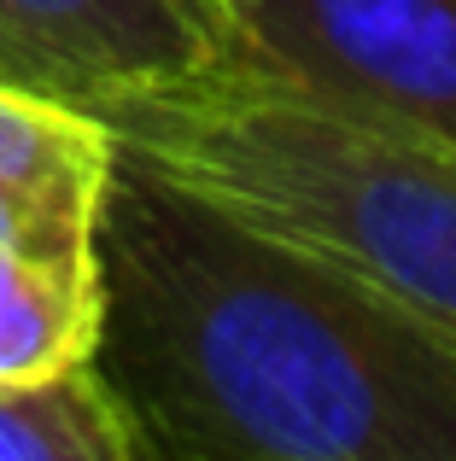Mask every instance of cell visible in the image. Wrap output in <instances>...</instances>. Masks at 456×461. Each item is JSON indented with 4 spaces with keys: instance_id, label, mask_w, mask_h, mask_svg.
Wrapping results in <instances>:
<instances>
[{
    "instance_id": "cell-1",
    "label": "cell",
    "mask_w": 456,
    "mask_h": 461,
    "mask_svg": "<svg viewBox=\"0 0 456 461\" xmlns=\"http://www.w3.org/2000/svg\"><path fill=\"white\" fill-rule=\"evenodd\" d=\"M94 362L159 461H456V339L123 147Z\"/></svg>"
},
{
    "instance_id": "cell-2",
    "label": "cell",
    "mask_w": 456,
    "mask_h": 461,
    "mask_svg": "<svg viewBox=\"0 0 456 461\" xmlns=\"http://www.w3.org/2000/svg\"><path fill=\"white\" fill-rule=\"evenodd\" d=\"M88 112L129 158L456 339V147L223 53Z\"/></svg>"
},
{
    "instance_id": "cell-3",
    "label": "cell",
    "mask_w": 456,
    "mask_h": 461,
    "mask_svg": "<svg viewBox=\"0 0 456 461\" xmlns=\"http://www.w3.org/2000/svg\"><path fill=\"white\" fill-rule=\"evenodd\" d=\"M217 53L456 147V0H223Z\"/></svg>"
},
{
    "instance_id": "cell-4",
    "label": "cell",
    "mask_w": 456,
    "mask_h": 461,
    "mask_svg": "<svg viewBox=\"0 0 456 461\" xmlns=\"http://www.w3.org/2000/svg\"><path fill=\"white\" fill-rule=\"evenodd\" d=\"M217 41L187 0H0V82L77 105L205 65Z\"/></svg>"
},
{
    "instance_id": "cell-5",
    "label": "cell",
    "mask_w": 456,
    "mask_h": 461,
    "mask_svg": "<svg viewBox=\"0 0 456 461\" xmlns=\"http://www.w3.org/2000/svg\"><path fill=\"white\" fill-rule=\"evenodd\" d=\"M100 199L0 181V380L94 362Z\"/></svg>"
},
{
    "instance_id": "cell-6",
    "label": "cell",
    "mask_w": 456,
    "mask_h": 461,
    "mask_svg": "<svg viewBox=\"0 0 456 461\" xmlns=\"http://www.w3.org/2000/svg\"><path fill=\"white\" fill-rule=\"evenodd\" d=\"M141 438L129 403L100 374V362L0 380V461H141Z\"/></svg>"
},
{
    "instance_id": "cell-7",
    "label": "cell",
    "mask_w": 456,
    "mask_h": 461,
    "mask_svg": "<svg viewBox=\"0 0 456 461\" xmlns=\"http://www.w3.org/2000/svg\"><path fill=\"white\" fill-rule=\"evenodd\" d=\"M117 164V135L100 112L41 88L0 82V181L100 199Z\"/></svg>"
},
{
    "instance_id": "cell-8",
    "label": "cell",
    "mask_w": 456,
    "mask_h": 461,
    "mask_svg": "<svg viewBox=\"0 0 456 461\" xmlns=\"http://www.w3.org/2000/svg\"><path fill=\"white\" fill-rule=\"evenodd\" d=\"M187 6H194V12H205V18L217 23V35H223V12H217V0H187Z\"/></svg>"
},
{
    "instance_id": "cell-9",
    "label": "cell",
    "mask_w": 456,
    "mask_h": 461,
    "mask_svg": "<svg viewBox=\"0 0 456 461\" xmlns=\"http://www.w3.org/2000/svg\"><path fill=\"white\" fill-rule=\"evenodd\" d=\"M217 12H223V0H217Z\"/></svg>"
}]
</instances>
